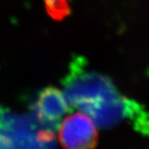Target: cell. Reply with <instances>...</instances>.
Listing matches in <instances>:
<instances>
[{
	"instance_id": "1",
	"label": "cell",
	"mask_w": 149,
	"mask_h": 149,
	"mask_svg": "<svg viewBox=\"0 0 149 149\" xmlns=\"http://www.w3.org/2000/svg\"><path fill=\"white\" fill-rule=\"evenodd\" d=\"M58 137L64 149H93L97 143L98 132L88 116L74 113L63 120Z\"/></svg>"
},
{
	"instance_id": "2",
	"label": "cell",
	"mask_w": 149,
	"mask_h": 149,
	"mask_svg": "<svg viewBox=\"0 0 149 149\" xmlns=\"http://www.w3.org/2000/svg\"><path fill=\"white\" fill-rule=\"evenodd\" d=\"M64 97L55 88H47L40 94L37 102V115L40 119L56 120L65 111Z\"/></svg>"
},
{
	"instance_id": "3",
	"label": "cell",
	"mask_w": 149,
	"mask_h": 149,
	"mask_svg": "<svg viewBox=\"0 0 149 149\" xmlns=\"http://www.w3.org/2000/svg\"><path fill=\"white\" fill-rule=\"evenodd\" d=\"M48 13L54 18L64 16L68 8L69 0H43Z\"/></svg>"
}]
</instances>
